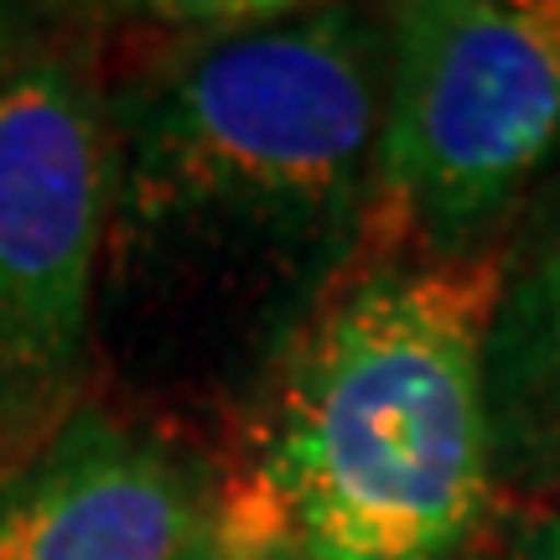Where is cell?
Listing matches in <instances>:
<instances>
[{
	"instance_id": "1",
	"label": "cell",
	"mask_w": 560,
	"mask_h": 560,
	"mask_svg": "<svg viewBox=\"0 0 560 560\" xmlns=\"http://www.w3.org/2000/svg\"><path fill=\"white\" fill-rule=\"evenodd\" d=\"M104 100L100 296L213 400H249L374 240L384 21L353 5H182Z\"/></svg>"
},
{
	"instance_id": "2",
	"label": "cell",
	"mask_w": 560,
	"mask_h": 560,
	"mask_svg": "<svg viewBox=\"0 0 560 560\" xmlns=\"http://www.w3.org/2000/svg\"><path fill=\"white\" fill-rule=\"evenodd\" d=\"M503 244L369 249L244 400L240 478L306 560H462L499 503L488 322Z\"/></svg>"
},
{
	"instance_id": "3",
	"label": "cell",
	"mask_w": 560,
	"mask_h": 560,
	"mask_svg": "<svg viewBox=\"0 0 560 560\" xmlns=\"http://www.w3.org/2000/svg\"><path fill=\"white\" fill-rule=\"evenodd\" d=\"M380 21L369 249L488 255L560 177V0H400Z\"/></svg>"
},
{
	"instance_id": "4",
	"label": "cell",
	"mask_w": 560,
	"mask_h": 560,
	"mask_svg": "<svg viewBox=\"0 0 560 560\" xmlns=\"http://www.w3.org/2000/svg\"><path fill=\"white\" fill-rule=\"evenodd\" d=\"M109 229V120L79 62L0 79V467L83 405Z\"/></svg>"
},
{
	"instance_id": "5",
	"label": "cell",
	"mask_w": 560,
	"mask_h": 560,
	"mask_svg": "<svg viewBox=\"0 0 560 560\" xmlns=\"http://www.w3.org/2000/svg\"><path fill=\"white\" fill-rule=\"evenodd\" d=\"M219 472L151 420L83 400L0 467V560H177Z\"/></svg>"
},
{
	"instance_id": "6",
	"label": "cell",
	"mask_w": 560,
	"mask_h": 560,
	"mask_svg": "<svg viewBox=\"0 0 560 560\" xmlns=\"http://www.w3.org/2000/svg\"><path fill=\"white\" fill-rule=\"evenodd\" d=\"M488 410L499 482L524 499H560V177L503 240L488 322Z\"/></svg>"
},
{
	"instance_id": "7",
	"label": "cell",
	"mask_w": 560,
	"mask_h": 560,
	"mask_svg": "<svg viewBox=\"0 0 560 560\" xmlns=\"http://www.w3.org/2000/svg\"><path fill=\"white\" fill-rule=\"evenodd\" d=\"M177 560H306L285 524L270 514V503L234 472L219 478V493L208 503L198 529L187 535Z\"/></svg>"
},
{
	"instance_id": "8",
	"label": "cell",
	"mask_w": 560,
	"mask_h": 560,
	"mask_svg": "<svg viewBox=\"0 0 560 560\" xmlns=\"http://www.w3.org/2000/svg\"><path fill=\"white\" fill-rule=\"evenodd\" d=\"M47 52V16L32 5H5L0 0V79Z\"/></svg>"
},
{
	"instance_id": "9",
	"label": "cell",
	"mask_w": 560,
	"mask_h": 560,
	"mask_svg": "<svg viewBox=\"0 0 560 560\" xmlns=\"http://www.w3.org/2000/svg\"><path fill=\"white\" fill-rule=\"evenodd\" d=\"M482 560H560V514H524Z\"/></svg>"
}]
</instances>
